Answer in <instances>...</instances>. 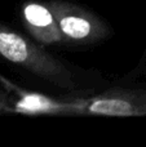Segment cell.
Returning <instances> with one entry per match:
<instances>
[{"label": "cell", "mask_w": 146, "mask_h": 147, "mask_svg": "<svg viewBox=\"0 0 146 147\" xmlns=\"http://www.w3.org/2000/svg\"><path fill=\"white\" fill-rule=\"evenodd\" d=\"M0 56L58 88L75 89L74 74L41 47L0 26Z\"/></svg>", "instance_id": "6da1fadb"}, {"label": "cell", "mask_w": 146, "mask_h": 147, "mask_svg": "<svg viewBox=\"0 0 146 147\" xmlns=\"http://www.w3.org/2000/svg\"><path fill=\"white\" fill-rule=\"evenodd\" d=\"M64 40L76 44H92L107 36L109 28L95 13L69 1H49Z\"/></svg>", "instance_id": "7a4b0ae2"}, {"label": "cell", "mask_w": 146, "mask_h": 147, "mask_svg": "<svg viewBox=\"0 0 146 147\" xmlns=\"http://www.w3.org/2000/svg\"><path fill=\"white\" fill-rule=\"evenodd\" d=\"M71 112H88L103 115H142L146 114V90L123 92L97 97L92 101H84L82 105L71 103L67 106Z\"/></svg>", "instance_id": "3957f363"}, {"label": "cell", "mask_w": 146, "mask_h": 147, "mask_svg": "<svg viewBox=\"0 0 146 147\" xmlns=\"http://www.w3.org/2000/svg\"><path fill=\"white\" fill-rule=\"evenodd\" d=\"M22 17L26 30L31 36L43 45H52L64 41L57 21L48 4L28 1L23 5Z\"/></svg>", "instance_id": "277c9868"}]
</instances>
